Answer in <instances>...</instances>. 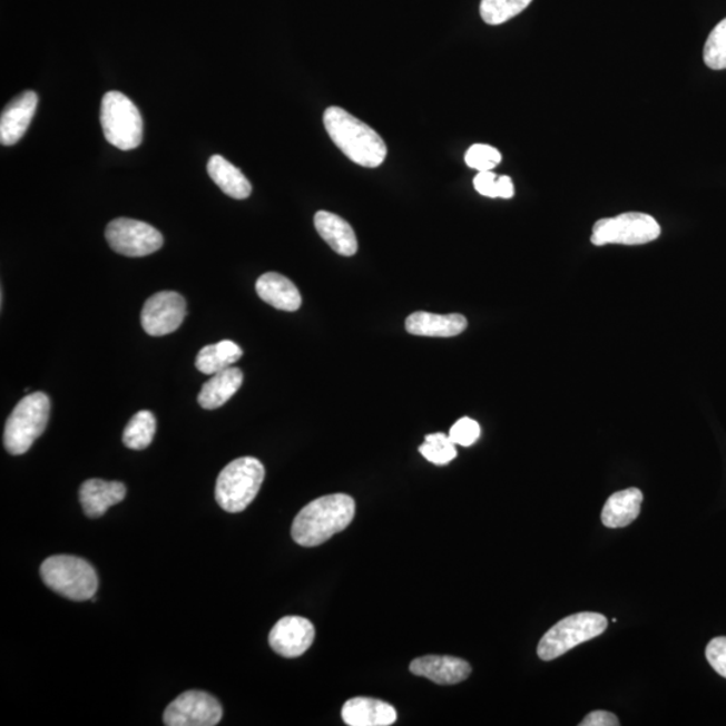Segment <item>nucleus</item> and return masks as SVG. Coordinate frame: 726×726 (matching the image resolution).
Wrapping results in <instances>:
<instances>
[{"mask_svg":"<svg viewBox=\"0 0 726 726\" xmlns=\"http://www.w3.org/2000/svg\"><path fill=\"white\" fill-rule=\"evenodd\" d=\"M405 327L412 335L450 339L464 332L467 320L460 314L439 315L419 311L408 316Z\"/></svg>","mask_w":726,"mask_h":726,"instance_id":"nucleus-18","label":"nucleus"},{"mask_svg":"<svg viewBox=\"0 0 726 726\" xmlns=\"http://www.w3.org/2000/svg\"><path fill=\"white\" fill-rule=\"evenodd\" d=\"M244 374L238 367H228L223 372L212 375V379L205 382L198 394V403L204 410L212 411L222 408L235 395L242 387Z\"/></svg>","mask_w":726,"mask_h":726,"instance_id":"nucleus-21","label":"nucleus"},{"mask_svg":"<svg viewBox=\"0 0 726 726\" xmlns=\"http://www.w3.org/2000/svg\"><path fill=\"white\" fill-rule=\"evenodd\" d=\"M475 190L489 198L510 199L514 197V185L508 175L498 177L496 173H478L474 179Z\"/></svg>","mask_w":726,"mask_h":726,"instance_id":"nucleus-27","label":"nucleus"},{"mask_svg":"<svg viewBox=\"0 0 726 726\" xmlns=\"http://www.w3.org/2000/svg\"><path fill=\"white\" fill-rule=\"evenodd\" d=\"M41 577L51 591L75 601L92 600L99 577L86 560L75 556H53L41 566Z\"/></svg>","mask_w":726,"mask_h":726,"instance_id":"nucleus-4","label":"nucleus"},{"mask_svg":"<svg viewBox=\"0 0 726 726\" xmlns=\"http://www.w3.org/2000/svg\"><path fill=\"white\" fill-rule=\"evenodd\" d=\"M50 414L49 395L30 393L19 401L4 426V449L11 455H23L47 430Z\"/></svg>","mask_w":726,"mask_h":726,"instance_id":"nucleus-5","label":"nucleus"},{"mask_svg":"<svg viewBox=\"0 0 726 726\" xmlns=\"http://www.w3.org/2000/svg\"><path fill=\"white\" fill-rule=\"evenodd\" d=\"M620 725L618 717L614 713L606 710H595L582 719L580 726H618Z\"/></svg>","mask_w":726,"mask_h":726,"instance_id":"nucleus-32","label":"nucleus"},{"mask_svg":"<svg viewBox=\"0 0 726 726\" xmlns=\"http://www.w3.org/2000/svg\"><path fill=\"white\" fill-rule=\"evenodd\" d=\"M660 236L656 218L645 213H625L614 218H602L593 226L591 243L596 246L607 244L644 245Z\"/></svg>","mask_w":726,"mask_h":726,"instance_id":"nucleus-8","label":"nucleus"},{"mask_svg":"<svg viewBox=\"0 0 726 726\" xmlns=\"http://www.w3.org/2000/svg\"><path fill=\"white\" fill-rule=\"evenodd\" d=\"M314 224L320 236L341 256H354L359 251L355 233L352 225L345 219L330 212H317Z\"/></svg>","mask_w":726,"mask_h":726,"instance_id":"nucleus-19","label":"nucleus"},{"mask_svg":"<svg viewBox=\"0 0 726 726\" xmlns=\"http://www.w3.org/2000/svg\"><path fill=\"white\" fill-rule=\"evenodd\" d=\"M705 654L713 669L726 678V637L710 640Z\"/></svg>","mask_w":726,"mask_h":726,"instance_id":"nucleus-31","label":"nucleus"},{"mask_svg":"<svg viewBox=\"0 0 726 726\" xmlns=\"http://www.w3.org/2000/svg\"><path fill=\"white\" fill-rule=\"evenodd\" d=\"M101 127L109 145L122 151L135 150L143 140V119L138 107L126 95L111 90L102 97Z\"/></svg>","mask_w":726,"mask_h":726,"instance_id":"nucleus-7","label":"nucleus"},{"mask_svg":"<svg viewBox=\"0 0 726 726\" xmlns=\"http://www.w3.org/2000/svg\"><path fill=\"white\" fill-rule=\"evenodd\" d=\"M419 451L428 462L436 465L449 464L458 455L457 444L445 433L428 434L424 444L420 445Z\"/></svg>","mask_w":726,"mask_h":726,"instance_id":"nucleus-26","label":"nucleus"},{"mask_svg":"<svg viewBox=\"0 0 726 726\" xmlns=\"http://www.w3.org/2000/svg\"><path fill=\"white\" fill-rule=\"evenodd\" d=\"M355 516L354 499L346 494L324 496L304 506L293 523L297 544L314 548L345 530Z\"/></svg>","mask_w":726,"mask_h":726,"instance_id":"nucleus-2","label":"nucleus"},{"mask_svg":"<svg viewBox=\"0 0 726 726\" xmlns=\"http://www.w3.org/2000/svg\"><path fill=\"white\" fill-rule=\"evenodd\" d=\"M185 297L174 291H161L145 303L141 310V326L151 336H164L177 332L186 317Z\"/></svg>","mask_w":726,"mask_h":726,"instance_id":"nucleus-11","label":"nucleus"},{"mask_svg":"<svg viewBox=\"0 0 726 726\" xmlns=\"http://www.w3.org/2000/svg\"><path fill=\"white\" fill-rule=\"evenodd\" d=\"M38 107V96L32 90L11 100L0 116V143L3 146H14L23 138L30 127Z\"/></svg>","mask_w":726,"mask_h":726,"instance_id":"nucleus-13","label":"nucleus"},{"mask_svg":"<svg viewBox=\"0 0 726 726\" xmlns=\"http://www.w3.org/2000/svg\"><path fill=\"white\" fill-rule=\"evenodd\" d=\"M265 478V469L256 458L233 460L218 475L217 503L228 513H242L255 501Z\"/></svg>","mask_w":726,"mask_h":726,"instance_id":"nucleus-3","label":"nucleus"},{"mask_svg":"<svg viewBox=\"0 0 726 726\" xmlns=\"http://www.w3.org/2000/svg\"><path fill=\"white\" fill-rule=\"evenodd\" d=\"M207 174L226 196L245 199L251 196L252 185L245 175L222 155H213L207 161Z\"/></svg>","mask_w":726,"mask_h":726,"instance_id":"nucleus-22","label":"nucleus"},{"mask_svg":"<svg viewBox=\"0 0 726 726\" xmlns=\"http://www.w3.org/2000/svg\"><path fill=\"white\" fill-rule=\"evenodd\" d=\"M155 432H157V419L150 411H140L129 420L125 433H122V443L129 450H146L153 443Z\"/></svg>","mask_w":726,"mask_h":726,"instance_id":"nucleus-24","label":"nucleus"},{"mask_svg":"<svg viewBox=\"0 0 726 726\" xmlns=\"http://www.w3.org/2000/svg\"><path fill=\"white\" fill-rule=\"evenodd\" d=\"M315 628L302 616H285L269 634L272 650L285 658L302 657L314 644Z\"/></svg>","mask_w":726,"mask_h":726,"instance_id":"nucleus-12","label":"nucleus"},{"mask_svg":"<svg viewBox=\"0 0 726 726\" xmlns=\"http://www.w3.org/2000/svg\"><path fill=\"white\" fill-rule=\"evenodd\" d=\"M106 238L116 253L127 257L153 255L164 245V236L158 229L131 218H116L109 223Z\"/></svg>","mask_w":726,"mask_h":726,"instance_id":"nucleus-9","label":"nucleus"},{"mask_svg":"<svg viewBox=\"0 0 726 726\" xmlns=\"http://www.w3.org/2000/svg\"><path fill=\"white\" fill-rule=\"evenodd\" d=\"M467 166L479 173L492 171L501 164L502 155L497 148L489 145H474L469 148L464 157Z\"/></svg>","mask_w":726,"mask_h":726,"instance_id":"nucleus-29","label":"nucleus"},{"mask_svg":"<svg viewBox=\"0 0 726 726\" xmlns=\"http://www.w3.org/2000/svg\"><path fill=\"white\" fill-rule=\"evenodd\" d=\"M126 485L120 482H107L101 479H89L80 489V502L84 513L89 518H99L109 508L125 501Z\"/></svg>","mask_w":726,"mask_h":726,"instance_id":"nucleus-16","label":"nucleus"},{"mask_svg":"<svg viewBox=\"0 0 726 726\" xmlns=\"http://www.w3.org/2000/svg\"><path fill=\"white\" fill-rule=\"evenodd\" d=\"M342 718L350 726H389L398 719V712L380 699L356 697L343 705Z\"/></svg>","mask_w":726,"mask_h":726,"instance_id":"nucleus-15","label":"nucleus"},{"mask_svg":"<svg viewBox=\"0 0 726 726\" xmlns=\"http://www.w3.org/2000/svg\"><path fill=\"white\" fill-rule=\"evenodd\" d=\"M323 125L334 145L362 167L375 168L384 164L387 148L381 136L365 122L341 107L324 111Z\"/></svg>","mask_w":726,"mask_h":726,"instance_id":"nucleus-1","label":"nucleus"},{"mask_svg":"<svg viewBox=\"0 0 726 726\" xmlns=\"http://www.w3.org/2000/svg\"><path fill=\"white\" fill-rule=\"evenodd\" d=\"M641 503H644V492L639 489L615 492L608 498L601 511V521L607 528H626L639 517Z\"/></svg>","mask_w":726,"mask_h":726,"instance_id":"nucleus-20","label":"nucleus"},{"mask_svg":"<svg viewBox=\"0 0 726 726\" xmlns=\"http://www.w3.org/2000/svg\"><path fill=\"white\" fill-rule=\"evenodd\" d=\"M256 293L269 306L294 313L302 306V296L296 285L276 272H268L258 277Z\"/></svg>","mask_w":726,"mask_h":726,"instance_id":"nucleus-17","label":"nucleus"},{"mask_svg":"<svg viewBox=\"0 0 726 726\" xmlns=\"http://www.w3.org/2000/svg\"><path fill=\"white\" fill-rule=\"evenodd\" d=\"M471 665L455 657L426 656L414 659L411 671L438 685H457L463 683L471 674Z\"/></svg>","mask_w":726,"mask_h":726,"instance_id":"nucleus-14","label":"nucleus"},{"mask_svg":"<svg viewBox=\"0 0 726 726\" xmlns=\"http://www.w3.org/2000/svg\"><path fill=\"white\" fill-rule=\"evenodd\" d=\"M481 425L475 420L463 418L457 421L450 430V439L457 445L470 447L481 438Z\"/></svg>","mask_w":726,"mask_h":726,"instance_id":"nucleus-30","label":"nucleus"},{"mask_svg":"<svg viewBox=\"0 0 726 726\" xmlns=\"http://www.w3.org/2000/svg\"><path fill=\"white\" fill-rule=\"evenodd\" d=\"M606 616L596 612H580L568 616L543 635L537 654L542 660H553L576 646L600 637L607 630Z\"/></svg>","mask_w":726,"mask_h":726,"instance_id":"nucleus-6","label":"nucleus"},{"mask_svg":"<svg viewBox=\"0 0 726 726\" xmlns=\"http://www.w3.org/2000/svg\"><path fill=\"white\" fill-rule=\"evenodd\" d=\"M704 61L713 70L726 69V18L712 30L706 40Z\"/></svg>","mask_w":726,"mask_h":726,"instance_id":"nucleus-28","label":"nucleus"},{"mask_svg":"<svg viewBox=\"0 0 726 726\" xmlns=\"http://www.w3.org/2000/svg\"><path fill=\"white\" fill-rule=\"evenodd\" d=\"M223 715V706L216 697L189 690L167 706L164 723L167 726H214L222 722Z\"/></svg>","mask_w":726,"mask_h":726,"instance_id":"nucleus-10","label":"nucleus"},{"mask_svg":"<svg viewBox=\"0 0 726 726\" xmlns=\"http://www.w3.org/2000/svg\"><path fill=\"white\" fill-rule=\"evenodd\" d=\"M243 349L233 341H222L199 350L196 366L200 373L216 374L232 367L243 356Z\"/></svg>","mask_w":726,"mask_h":726,"instance_id":"nucleus-23","label":"nucleus"},{"mask_svg":"<svg viewBox=\"0 0 726 726\" xmlns=\"http://www.w3.org/2000/svg\"><path fill=\"white\" fill-rule=\"evenodd\" d=\"M531 2L533 0H482L481 17L488 24H502L521 14Z\"/></svg>","mask_w":726,"mask_h":726,"instance_id":"nucleus-25","label":"nucleus"}]
</instances>
